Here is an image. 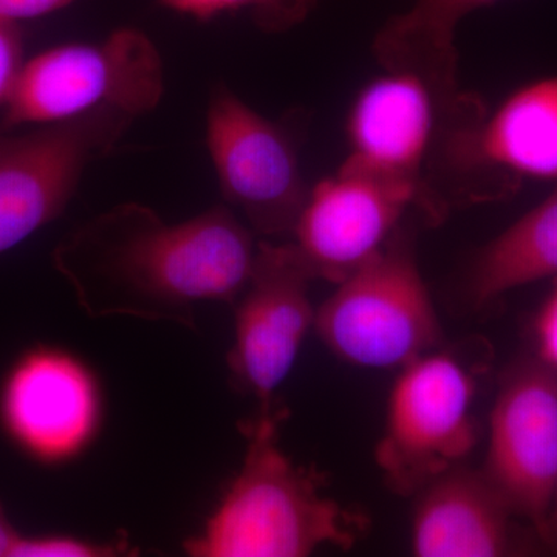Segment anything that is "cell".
<instances>
[{"instance_id": "cell-1", "label": "cell", "mask_w": 557, "mask_h": 557, "mask_svg": "<svg viewBox=\"0 0 557 557\" xmlns=\"http://www.w3.org/2000/svg\"><path fill=\"white\" fill-rule=\"evenodd\" d=\"M259 244L226 207L170 223L120 205L72 234L54 255L81 309L196 329V307L234 302L247 288Z\"/></svg>"}, {"instance_id": "cell-2", "label": "cell", "mask_w": 557, "mask_h": 557, "mask_svg": "<svg viewBox=\"0 0 557 557\" xmlns=\"http://www.w3.org/2000/svg\"><path fill=\"white\" fill-rule=\"evenodd\" d=\"M285 410H258L240 429L244 463L203 530L186 539L193 557H306L319 547L348 549L361 518L324 496L319 479L278 446Z\"/></svg>"}, {"instance_id": "cell-3", "label": "cell", "mask_w": 557, "mask_h": 557, "mask_svg": "<svg viewBox=\"0 0 557 557\" xmlns=\"http://www.w3.org/2000/svg\"><path fill=\"white\" fill-rule=\"evenodd\" d=\"M486 112L475 94L449 102L420 76L384 70L348 110L343 166L410 190L418 211L429 222H442L438 185L450 135Z\"/></svg>"}, {"instance_id": "cell-4", "label": "cell", "mask_w": 557, "mask_h": 557, "mask_svg": "<svg viewBox=\"0 0 557 557\" xmlns=\"http://www.w3.org/2000/svg\"><path fill=\"white\" fill-rule=\"evenodd\" d=\"M313 329L335 357L357 368L399 370L438 348L442 324L412 234L399 226L375 258L336 284Z\"/></svg>"}, {"instance_id": "cell-5", "label": "cell", "mask_w": 557, "mask_h": 557, "mask_svg": "<svg viewBox=\"0 0 557 557\" xmlns=\"http://www.w3.org/2000/svg\"><path fill=\"white\" fill-rule=\"evenodd\" d=\"M163 91L156 44L121 28L98 42L64 44L25 61L3 106V127L62 123L102 110L135 120L152 112Z\"/></svg>"}, {"instance_id": "cell-6", "label": "cell", "mask_w": 557, "mask_h": 557, "mask_svg": "<svg viewBox=\"0 0 557 557\" xmlns=\"http://www.w3.org/2000/svg\"><path fill=\"white\" fill-rule=\"evenodd\" d=\"M479 364L435 348L399 369L375 449L376 467L392 493L416 497L474 450Z\"/></svg>"}, {"instance_id": "cell-7", "label": "cell", "mask_w": 557, "mask_h": 557, "mask_svg": "<svg viewBox=\"0 0 557 557\" xmlns=\"http://www.w3.org/2000/svg\"><path fill=\"white\" fill-rule=\"evenodd\" d=\"M134 119L113 110L0 135V255L60 218L84 172Z\"/></svg>"}, {"instance_id": "cell-8", "label": "cell", "mask_w": 557, "mask_h": 557, "mask_svg": "<svg viewBox=\"0 0 557 557\" xmlns=\"http://www.w3.org/2000/svg\"><path fill=\"white\" fill-rule=\"evenodd\" d=\"M104 416V388L97 373L61 347L28 348L0 384L3 434L44 467L67 465L89 450Z\"/></svg>"}, {"instance_id": "cell-9", "label": "cell", "mask_w": 557, "mask_h": 557, "mask_svg": "<svg viewBox=\"0 0 557 557\" xmlns=\"http://www.w3.org/2000/svg\"><path fill=\"white\" fill-rule=\"evenodd\" d=\"M207 145L223 197L262 236L292 234L310 188L295 139L226 87L212 91Z\"/></svg>"}, {"instance_id": "cell-10", "label": "cell", "mask_w": 557, "mask_h": 557, "mask_svg": "<svg viewBox=\"0 0 557 557\" xmlns=\"http://www.w3.org/2000/svg\"><path fill=\"white\" fill-rule=\"evenodd\" d=\"M480 471L541 537L557 479V372L536 355L512 362L502 376Z\"/></svg>"}, {"instance_id": "cell-11", "label": "cell", "mask_w": 557, "mask_h": 557, "mask_svg": "<svg viewBox=\"0 0 557 557\" xmlns=\"http://www.w3.org/2000/svg\"><path fill=\"white\" fill-rule=\"evenodd\" d=\"M314 281L293 244L259 242L258 258L242 292L228 351L230 379L240 394L274 408V395L298 361L314 327L317 309L309 287Z\"/></svg>"}, {"instance_id": "cell-12", "label": "cell", "mask_w": 557, "mask_h": 557, "mask_svg": "<svg viewBox=\"0 0 557 557\" xmlns=\"http://www.w3.org/2000/svg\"><path fill=\"white\" fill-rule=\"evenodd\" d=\"M454 207L511 199L527 182L557 183V73L528 83L458 138Z\"/></svg>"}, {"instance_id": "cell-13", "label": "cell", "mask_w": 557, "mask_h": 557, "mask_svg": "<svg viewBox=\"0 0 557 557\" xmlns=\"http://www.w3.org/2000/svg\"><path fill=\"white\" fill-rule=\"evenodd\" d=\"M417 199L343 166L310 188L292 236L311 276L339 284L386 247Z\"/></svg>"}, {"instance_id": "cell-14", "label": "cell", "mask_w": 557, "mask_h": 557, "mask_svg": "<svg viewBox=\"0 0 557 557\" xmlns=\"http://www.w3.org/2000/svg\"><path fill=\"white\" fill-rule=\"evenodd\" d=\"M410 548L417 557L520 555L518 520L480 469L461 463L417 494Z\"/></svg>"}, {"instance_id": "cell-15", "label": "cell", "mask_w": 557, "mask_h": 557, "mask_svg": "<svg viewBox=\"0 0 557 557\" xmlns=\"http://www.w3.org/2000/svg\"><path fill=\"white\" fill-rule=\"evenodd\" d=\"M497 2L502 0H413L408 11L384 22L373 38V57L384 70L420 76L443 100L463 101L469 94L458 83V25Z\"/></svg>"}, {"instance_id": "cell-16", "label": "cell", "mask_w": 557, "mask_h": 557, "mask_svg": "<svg viewBox=\"0 0 557 557\" xmlns=\"http://www.w3.org/2000/svg\"><path fill=\"white\" fill-rule=\"evenodd\" d=\"M557 277V183L541 203L525 212L474 256L465 282L475 309L534 282Z\"/></svg>"}, {"instance_id": "cell-17", "label": "cell", "mask_w": 557, "mask_h": 557, "mask_svg": "<svg viewBox=\"0 0 557 557\" xmlns=\"http://www.w3.org/2000/svg\"><path fill=\"white\" fill-rule=\"evenodd\" d=\"M160 3L199 21L226 13H247L260 30L284 33L302 24L319 0H160Z\"/></svg>"}, {"instance_id": "cell-18", "label": "cell", "mask_w": 557, "mask_h": 557, "mask_svg": "<svg viewBox=\"0 0 557 557\" xmlns=\"http://www.w3.org/2000/svg\"><path fill=\"white\" fill-rule=\"evenodd\" d=\"M126 537L110 542L69 536V534H42L21 536L11 549L10 557H116L134 556Z\"/></svg>"}, {"instance_id": "cell-19", "label": "cell", "mask_w": 557, "mask_h": 557, "mask_svg": "<svg viewBox=\"0 0 557 557\" xmlns=\"http://www.w3.org/2000/svg\"><path fill=\"white\" fill-rule=\"evenodd\" d=\"M24 64L20 27L14 22L0 21V104L9 101Z\"/></svg>"}, {"instance_id": "cell-20", "label": "cell", "mask_w": 557, "mask_h": 557, "mask_svg": "<svg viewBox=\"0 0 557 557\" xmlns=\"http://www.w3.org/2000/svg\"><path fill=\"white\" fill-rule=\"evenodd\" d=\"M534 355L557 372V277L533 321Z\"/></svg>"}, {"instance_id": "cell-21", "label": "cell", "mask_w": 557, "mask_h": 557, "mask_svg": "<svg viewBox=\"0 0 557 557\" xmlns=\"http://www.w3.org/2000/svg\"><path fill=\"white\" fill-rule=\"evenodd\" d=\"M75 0H0V21L14 22L47 16Z\"/></svg>"}, {"instance_id": "cell-22", "label": "cell", "mask_w": 557, "mask_h": 557, "mask_svg": "<svg viewBox=\"0 0 557 557\" xmlns=\"http://www.w3.org/2000/svg\"><path fill=\"white\" fill-rule=\"evenodd\" d=\"M539 541L544 544L548 552L557 555V479L555 493H553L552 507H549L547 520H545L544 531H542Z\"/></svg>"}, {"instance_id": "cell-23", "label": "cell", "mask_w": 557, "mask_h": 557, "mask_svg": "<svg viewBox=\"0 0 557 557\" xmlns=\"http://www.w3.org/2000/svg\"><path fill=\"white\" fill-rule=\"evenodd\" d=\"M20 536L21 534L7 518L5 511L0 505V557H10L11 549Z\"/></svg>"}]
</instances>
